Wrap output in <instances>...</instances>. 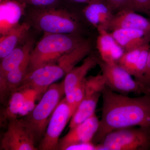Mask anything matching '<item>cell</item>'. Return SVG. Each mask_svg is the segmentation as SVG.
Returning a JSON list of instances; mask_svg holds the SVG:
<instances>
[{
  "label": "cell",
  "instance_id": "6da1fadb",
  "mask_svg": "<svg viewBox=\"0 0 150 150\" xmlns=\"http://www.w3.org/2000/svg\"><path fill=\"white\" fill-rule=\"evenodd\" d=\"M102 115L92 142L97 145L116 129L142 126L150 128V95L131 98L111 90L106 85L101 92Z\"/></svg>",
  "mask_w": 150,
  "mask_h": 150
},
{
  "label": "cell",
  "instance_id": "7a4b0ae2",
  "mask_svg": "<svg viewBox=\"0 0 150 150\" xmlns=\"http://www.w3.org/2000/svg\"><path fill=\"white\" fill-rule=\"evenodd\" d=\"M86 40L80 35L44 33L30 53L28 72L56 64L63 55L77 48Z\"/></svg>",
  "mask_w": 150,
  "mask_h": 150
},
{
  "label": "cell",
  "instance_id": "3957f363",
  "mask_svg": "<svg viewBox=\"0 0 150 150\" xmlns=\"http://www.w3.org/2000/svg\"><path fill=\"white\" fill-rule=\"evenodd\" d=\"M28 22L44 33L80 35L81 26L75 15L67 9L52 6L30 11Z\"/></svg>",
  "mask_w": 150,
  "mask_h": 150
},
{
  "label": "cell",
  "instance_id": "277c9868",
  "mask_svg": "<svg viewBox=\"0 0 150 150\" xmlns=\"http://www.w3.org/2000/svg\"><path fill=\"white\" fill-rule=\"evenodd\" d=\"M150 150V128L138 126L116 129L96 145V150Z\"/></svg>",
  "mask_w": 150,
  "mask_h": 150
},
{
  "label": "cell",
  "instance_id": "5b68a950",
  "mask_svg": "<svg viewBox=\"0 0 150 150\" xmlns=\"http://www.w3.org/2000/svg\"><path fill=\"white\" fill-rule=\"evenodd\" d=\"M64 95L63 81L52 84L44 93L33 110L23 119L34 132L36 139L45 134L51 115Z\"/></svg>",
  "mask_w": 150,
  "mask_h": 150
},
{
  "label": "cell",
  "instance_id": "8992f818",
  "mask_svg": "<svg viewBox=\"0 0 150 150\" xmlns=\"http://www.w3.org/2000/svg\"><path fill=\"white\" fill-rule=\"evenodd\" d=\"M74 67L70 58L63 55L56 64L43 66L28 73L21 86L31 87L44 93L49 86L66 76Z\"/></svg>",
  "mask_w": 150,
  "mask_h": 150
},
{
  "label": "cell",
  "instance_id": "52a82bcc",
  "mask_svg": "<svg viewBox=\"0 0 150 150\" xmlns=\"http://www.w3.org/2000/svg\"><path fill=\"white\" fill-rule=\"evenodd\" d=\"M106 86L111 90L122 94L130 93L147 94V88L143 84L132 79V76L117 63H108L97 58Z\"/></svg>",
  "mask_w": 150,
  "mask_h": 150
},
{
  "label": "cell",
  "instance_id": "ba28073f",
  "mask_svg": "<svg viewBox=\"0 0 150 150\" xmlns=\"http://www.w3.org/2000/svg\"><path fill=\"white\" fill-rule=\"evenodd\" d=\"M36 137L23 119L17 118L8 122L6 131L1 141L0 149L4 150H36Z\"/></svg>",
  "mask_w": 150,
  "mask_h": 150
},
{
  "label": "cell",
  "instance_id": "9c48e42d",
  "mask_svg": "<svg viewBox=\"0 0 150 150\" xmlns=\"http://www.w3.org/2000/svg\"><path fill=\"white\" fill-rule=\"evenodd\" d=\"M72 116L71 108L65 98L59 103L51 115L38 149L58 150L59 138Z\"/></svg>",
  "mask_w": 150,
  "mask_h": 150
},
{
  "label": "cell",
  "instance_id": "30bf717a",
  "mask_svg": "<svg viewBox=\"0 0 150 150\" xmlns=\"http://www.w3.org/2000/svg\"><path fill=\"white\" fill-rule=\"evenodd\" d=\"M100 120L96 114L74 128L59 140L58 150H66L68 147L80 143L92 142L99 127Z\"/></svg>",
  "mask_w": 150,
  "mask_h": 150
},
{
  "label": "cell",
  "instance_id": "8fae6325",
  "mask_svg": "<svg viewBox=\"0 0 150 150\" xmlns=\"http://www.w3.org/2000/svg\"><path fill=\"white\" fill-rule=\"evenodd\" d=\"M150 48L149 44H147L126 51L117 63L142 83Z\"/></svg>",
  "mask_w": 150,
  "mask_h": 150
},
{
  "label": "cell",
  "instance_id": "7c38bea8",
  "mask_svg": "<svg viewBox=\"0 0 150 150\" xmlns=\"http://www.w3.org/2000/svg\"><path fill=\"white\" fill-rule=\"evenodd\" d=\"M98 65L97 58L89 55L84 59L82 64L75 67L65 76L63 81L65 95L67 102L69 105L73 115V94L75 88L83 81L88 72Z\"/></svg>",
  "mask_w": 150,
  "mask_h": 150
},
{
  "label": "cell",
  "instance_id": "4fadbf2b",
  "mask_svg": "<svg viewBox=\"0 0 150 150\" xmlns=\"http://www.w3.org/2000/svg\"><path fill=\"white\" fill-rule=\"evenodd\" d=\"M26 5L18 0H3L0 4V34L5 35L19 25Z\"/></svg>",
  "mask_w": 150,
  "mask_h": 150
},
{
  "label": "cell",
  "instance_id": "5bb4252c",
  "mask_svg": "<svg viewBox=\"0 0 150 150\" xmlns=\"http://www.w3.org/2000/svg\"><path fill=\"white\" fill-rule=\"evenodd\" d=\"M118 28L139 29L150 32V20L134 11L122 9L113 14L108 31Z\"/></svg>",
  "mask_w": 150,
  "mask_h": 150
},
{
  "label": "cell",
  "instance_id": "9a60e30c",
  "mask_svg": "<svg viewBox=\"0 0 150 150\" xmlns=\"http://www.w3.org/2000/svg\"><path fill=\"white\" fill-rule=\"evenodd\" d=\"M110 33L125 52L140 48L150 43V32L142 30L118 28Z\"/></svg>",
  "mask_w": 150,
  "mask_h": 150
},
{
  "label": "cell",
  "instance_id": "2e32d148",
  "mask_svg": "<svg viewBox=\"0 0 150 150\" xmlns=\"http://www.w3.org/2000/svg\"><path fill=\"white\" fill-rule=\"evenodd\" d=\"M98 31L96 46L100 59L106 63H117L125 51L108 30L100 29Z\"/></svg>",
  "mask_w": 150,
  "mask_h": 150
},
{
  "label": "cell",
  "instance_id": "e0dca14e",
  "mask_svg": "<svg viewBox=\"0 0 150 150\" xmlns=\"http://www.w3.org/2000/svg\"><path fill=\"white\" fill-rule=\"evenodd\" d=\"M83 13L86 20L97 30H108L114 14L106 1L88 4Z\"/></svg>",
  "mask_w": 150,
  "mask_h": 150
},
{
  "label": "cell",
  "instance_id": "ac0fdd59",
  "mask_svg": "<svg viewBox=\"0 0 150 150\" xmlns=\"http://www.w3.org/2000/svg\"><path fill=\"white\" fill-rule=\"evenodd\" d=\"M33 47L34 41L32 39H28L2 59L0 64V78L29 61Z\"/></svg>",
  "mask_w": 150,
  "mask_h": 150
},
{
  "label": "cell",
  "instance_id": "d6986e66",
  "mask_svg": "<svg viewBox=\"0 0 150 150\" xmlns=\"http://www.w3.org/2000/svg\"><path fill=\"white\" fill-rule=\"evenodd\" d=\"M29 61L0 78V98L6 103L11 95L18 88L28 73Z\"/></svg>",
  "mask_w": 150,
  "mask_h": 150
},
{
  "label": "cell",
  "instance_id": "ffe728a7",
  "mask_svg": "<svg viewBox=\"0 0 150 150\" xmlns=\"http://www.w3.org/2000/svg\"><path fill=\"white\" fill-rule=\"evenodd\" d=\"M31 25L28 22H23L0 38L1 60L8 55L27 36Z\"/></svg>",
  "mask_w": 150,
  "mask_h": 150
},
{
  "label": "cell",
  "instance_id": "44dd1931",
  "mask_svg": "<svg viewBox=\"0 0 150 150\" xmlns=\"http://www.w3.org/2000/svg\"><path fill=\"white\" fill-rule=\"evenodd\" d=\"M101 93L86 96L79 105L70 120L69 127L72 129L95 114L96 109Z\"/></svg>",
  "mask_w": 150,
  "mask_h": 150
},
{
  "label": "cell",
  "instance_id": "7402d4cb",
  "mask_svg": "<svg viewBox=\"0 0 150 150\" xmlns=\"http://www.w3.org/2000/svg\"><path fill=\"white\" fill-rule=\"evenodd\" d=\"M26 91V88L21 86L11 95L1 114V123L8 122L11 119L17 118L24 103Z\"/></svg>",
  "mask_w": 150,
  "mask_h": 150
},
{
  "label": "cell",
  "instance_id": "603a6c76",
  "mask_svg": "<svg viewBox=\"0 0 150 150\" xmlns=\"http://www.w3.org/2000/svg\"><path fill=\"white\" fill-rule=\"evenodd\" d=\"M86 96H91L94 94L101 93L106 85V80L104 75H98L90 76L85 80Z\"/></svg>",
  "mask_w": 150,
  "mask_h": 150
},
{
  "label": "cell",
  "instance_id": "cb8c5ba5",
  "mask_svg": "<svg viewBox=\"0 0 150 150\" xmlns=\"http://www.w3.org/2000/svg\"><path fill=\"white\" fill-rule=\"evenodd\" d=\"M23 86L26 88V95L24 103L19 113V115L20 116H25L29 114L35 107V100L40 95L43 94L33 88Z\"/></svg>",
  "mask_w": 150,
  "mask_h": 150
},
{
  "label": "cell",
  "instance_id": "d4e9b609",
  "mask_svg": "<svg viewBox=\"0 0 150 150\" xmlns=\"http://www.w3.org/2000/svg\"><path fill=\"white\" fill-rule=\"evenodd\" d=\"M122 9L144 14L150 20V0H127L120 10Z\"/></svg>",
  "mask_w": 150,
  "mask_h": 150
},
{
  "label": "cell",
  "instance_id": "484cf974",
  "mask_svg": "<svg viewBox=\"0 0 150 150\" xmlns=\"http://www.w3.org/2000/svg\"><path fill=\"white\" fill-rule=\"evenodd\" d=\"M85 79L83 81L76 86L74 91L73 94V115L79 105L80 104L85 97Z\"/></svg>",
  "mask_w": 150,
  "mask_h": 150
},
{
  "label": "cell",
  "instance_id": "4316f807",
  "mask_svg": "<svg viewBox=\"0 0 150 150\" xmlns=\"http://www.w3.org/2000/svg\"><path fill=\"white\" fill-rule=\"evenodd\" d=\"M21 2L37 7L38 8L48 7L52 6L57 2V0H18Z\"/></svg>",
  "mask_w": 150,
  "mask_h": 150
},
{
  "label": "cell",
  "instance_id": "83f0119b",
  "mask_svg": "<svg viewBox=\"0 0 150 150\" xmlns=\"http://www.w3.org/2000/svg\"><path fill=\"white\" fill-rule=\"evenodd\" d=\"M96 150V145L93 142L80 143L68 147L66 150Z\"/></svg>",
  "mask_w": 150,
  "mask_h": 150
},
{
  "label": "cell",
  "instance_id": "f1b7e54d",
  "mask_svg": "<svg viewBox=\"0 0 150 150\" xmlns=\"http://www.w3.org/2000/svg\"><path fill=\"white\" fill-rule=\"evenodd\" d=\"M142 83L148 89L150 88V48L148 54L146 65L143 74Z\"/></svg>",
  "mask_w": 150,
  "mask_h": 150
},
{
  "label": "cell",
  "instance_id": "f546056e",
  "mask_svg": "<svg viewBox=\"0 0 150 150\" xmlns=\"http://www.w3.org/2000/svg\"><path fill=\"white\" fill-rule=\"evenodd\" d=\"M127 0H106L108 5L112 10L113 13L121 8Z\"/></svg>",
  "mask_w": 150,
  "mask_h": 150
},
{
  "label": "cell",
  "instance_id": "4dcf8cb0",
  "mask_svg": "<svg viewBox=\"0 0 150 150\" xmlns=\"http://www.w3.org/2000/svg\"><path fill=\"white\" fill-rule=\"evenodd\" d=\"M74 1L76 2L84 3V4H92V3L98 2H104L106 0H71Z\"/></svg>",
  "mask_w": 150,
  "mask_h": 150
},
{
  "label": "cell",
  "instance_id": "1f68e13d",
  "mask_svg": "<svg viewBox=\"0 0 150 150\" xmlns=\"http://www.w3.org/2000/svg\"><path fill=\"white\" fill-rule=\"evenodd\" d=\"M148 94L150 95V88L148 89Z\"/></svg>",
  "mask_w": 150,
  "mask_h": 150
},
{
  "label": "cell",
  "instance_id": "d6a6232c",
  "mask_svg": "<svg viewBox=\"0 0 150 150\" xmlns=\"http://www.w3.org/2000/svg\"><path fill=\"white\" fill-rule=\"evenodd\" d=\"M2 1L3 0H0V2Z\"/></svg>",
  "mask_w": 150,
  "mask_h": 150
}]
</instances>
